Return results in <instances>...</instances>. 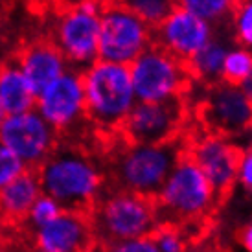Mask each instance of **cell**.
Masks as SVG:
<instances>
[{
    "label": "cell",
    "mask_w": 252,
    "mask_h": 252,
    "mask_svg": "<svg viewBox=\"0 0 252 252\" xmlns=\"http://www.w3.org/2000/svg\"><path fill=\"white\" fill-rule=\"evenodd\" d=\"M136 101H166L186 98L193 79L184 61L151 44L129 64Z\"/></svg>",
    "instance_id": "6"
},
{
    "label": "cell",
    "mask_w": 252,
    "mask_h": 252,
    "mask_svg": "<svg viewBox=\"0 0 252 252\" xmlns=\"http://www.w3.org/2000/svg\"><path fill=\"white\" fill-rule=\"evenodd\" d=\"M87 120L105 134L120 133V127L136 103L129 64L98 59L81 70Z\"/></svg>",
    "instance_id": "3"
},
{
    "label": "cell",
    "mask_w": 252,
    "mask_h": 252,
    "mask_svg": "<svg viewBox=\"0 0 252 252\" xmlns=\"http://www.w3.org/2000/svg\"><path fill=\"white\" fill-rule=\"evenodd\" d=\"M7 226V223H6V219H4V216L0 214V236H2V232H4V228Z\"/></svg>",
    "instance_id": "32"
},
{
    "label": "cell",
    "mask_w": 252,
    "mask_h": 252,
    "mask_svg": "<svg viewBox=\"0 0 252 252\" xmlns=\"http://www.w3.org/2000/svg\"><path fill=\"white\" fill-rule=\"evenodd\" d=\"M228 46L230 44H226L223 39L214 37L197 52L195 56L189 57L186 61V66H188L191 79L195 83H203L204 87L221 81L224 56H226Z\"/></svg>",
    "instance_id": "19"
},
{
    "label": "cell",
    "mask_w": 252,
    "mask_h": 252,
    "mask_svg": "<svg viewBox=\"0 0 252 252\" xmlns=\"http://www.w3.org/2000/svg\"><path fill=\"white\" fill-rule=\"evenodd\" d=\"M64 7L66 6H77V4H85V2H99V4H105L107 0H59Z\"/></svg>",
    "instance_id": "31"
},
{
    "label": "cell",
    "mask_w": 252,
    "mask_h": 252,
    "mask_svg": "<svg viewBox=\"0 0 252 252\" xmlns=\"http://www.w3.org/2000/svg\"><path fill=\"white\" fill-rule=\"evenodd\" d=\"M17 64L35 94H39L64 70L70 68L64 56L52 42H37L28 46L19 56Z\"/></svg>",
    "instance_id": "16"
},
{
    "label": "cell",
    "mask_w": 252,
    "mask_h": 252,
    "mask_svg": "<svg viewBox=\"0 0 252 252\" xmlns=\"http://www.w3.org/2000/svg\"><path fill=\"white\" fill-rule=\"evenodd\" d=\"M42 193L66 210L89 212L103 193V171L91 155L76 147H56L35 169Z\"/></svg>",
    "instance_id": "2"
},
{
    "label": "cell",
    "mask_w": 252,
    "mask_h": 252,
    "mask_svg": "<svg viewBox=\"0 0 252 252\" xmlns=\"http://www.w3.org/2000/svg\"><path fill=\"white\" fill-rule=\"evenodd\" d=\"M236 41L252 48V0H239L230 17Z\"/></svg>",
    "instance_id": "25"
},
{
    "label": "cell",
    "mask_w": 252,
    "mask_h": 252,
    "mask_svg": "<svg viewBox=\"0 0 252 252\" xmlns=\"http://www.w3.org/2000/svg\"><path fill=\"white\" fill-rule=\"evenodd\" d=\"M153 44V28L118 0H107L99 11L98 59L131 64Z\"/></svg>",
    "instance_id": "7"
},
{
    "label": "cell",
    "mask_w": 252,
    "mask_h": 252,
    "mask_svg": "<svg viewBox=\"0 0 252 252\" xmlns=\"http://www.w3.org/2000/svg\"><path fill=\"white\" fill-rule=\"evenodd\" d=\"M4 116H6V114H4V111H2V107H0V124H2V120H4Z\"/></svg>",
    "instance_id": "33"
},
{
    "label": "cell",
    "mask_w": 252,
    "mask_h": 252,
    "mask_svg": "<svg viewBox=\"0 0 252 252\" xmlns=\"http://www.w3.org/2000/svg\"><path fill=\"white\" fill-rule=\"evenodd\" d=\"M63 210V206L57 203L54 197L41 193L35 199V203L32 204V208L28 210V216L24 219V223L30 226V230H37L42 224L50 223L54 217Z\"/></svg>",
    "instance_id": "24"
},
{
    "label": "cell",
    "mask_w": 252,
    "mask_h": 252,
    "mask_svg": "<svg viewBox=\"0 0 252 252\" xmlns=\"http://www.w3.org/2000/svg\"><path fill=\"white\" fill-rule=\"evenodd\" d=\"M184 151L186 142L182 136L160 144L126 142L112 160V181L116 188L155 197L169 169Z\"/></svg>",
    "instance_id": "5"
},
{
    "label": "cell",
    "mask_w": 252,
    "mask_h": 252,
    "mask_svg": "<svg viewBox=\"0 0 252 252\" xmlns=\"http://www.w3.org/2000/svg\"><path fill=\"white\" fill-rule=\"evenodd\" d=\"M188 120L186 98L166 101H136L120 127L126 142L160 144L182 136Z\"/></svg>",
    "instance_id": "9"
},
{
    "label": "cell",
    "mask_w": 252,
    "mask_h": 252,
    "mask_svg": "<svg viewBox=\"0 0 252 252\" xmlns=\"http://www.w3.org/2000/svg\"><path fill=\"white\" fill-rule=\"evenodd\" d=\"M153 201L160 223L177 224L184 234L188 228H203L221 204L216 189L186 151L169 169Z\"/></svg>",
    "instance_id": "1"
},
{
    "label": "cell",
    "mask_w": 252,
    "mask_h": 252,
    "mask_svg": "<svg viewBox=\"0 0 252 252\" xmlns=\"http://www.w3.org/2000/svg\"><path fill=\"white\" fill-rule=\"evenodd\" d=\"M252 70V48L243 46V44H236V46H228L226 56H224L223 63V81L239 85L247 77V74Z\"/></svg>",
    "instance_id": "21"
},
{
    "label": "cell",
    "mask_w": 252,
    "mask_h": 252,
    "mask_svg": "<svg viewBox=\"0 0 252 252\" xmlns=\"http://www.w3.org/2000/svg\"><path fill=\"white\" fill-rule=\"evenodd\" d=\"M216 37V26L181 6H175L153 28V44L188 61Z\"/></svg>",
    "instance_id": "14"
},
{
    "label": "cell",
    "mask_w": 252,
    "mask_h": 252,
    "mask_svg": "<svg viewBox=\"0 0 252 252\" xmlns=\"http://www.w3.org/2000/svg\"><path fill=\"white\" fill-rule=\"evenodd\" d=\"M35 247L42 252H81L96 245L91 216L85 210H63L50 223L33 230Z\"/></svg>",
    "instance_id": "15"
},
{
    "label": "cell",
    "mask_w": 252,
    "mask_h": 252,
    "mask_svg": "<svg viewBox=\"0 0 252 252\" xmlns=\"http://www.w3.org/2000/svg\"><path fill=\"white\" fill-rule=\"evenodd\" d=\"M186 153L193 158L223 203L238 184L241 147L230 136L203 129L186 142Z\"/></svg>",
    "instance_id": "12"
},
{
    "label": "cell",
    "mask_w": 252,
    "mask_h": 252,
    "mask_svg": "<svg viewBox=\"0 0 252 252\" xmlns=\"http://www.w3.org/2000/svg\"><path fill=\"white\" fill-rule=\"evenodd\" d=\"M109 251L116 252H157L155 241L151 236H140V238H131L126 241H120L116 245H112Z\"/></svg>",
    "instance_id": "28"
},
{
    "label": "cell",
    "mask_w": 252,
    "mask_h": 252,
    "mask_svg": "<svg viewBox=\"0 0 252 252\" xmlns=\"http://www.w3.org/2000/svg\"><path fill=\"white\" fill-rule=\"evenodd\" d=\"M157 252H181L188 249V236L177 224L160 223L151 234Z\"/></svg>",
    "instance_id": "23"
},
{
    "label": "cell",
    "mask_w": 252,
    "mask_h": 252,
    "mask_svg": "<svg viewBox=\"0 0 252 252\" xmlns=\"http://www.w3.org/2000/svg\"><path fill=\"white\" fill-rule=\"evenodd\" d=\"M238 184L252 195V131L249 133V144L241 147L238 166Z\"/></svg>",
    "instance_id": "27"
},
{
    "label": "cell",
    "mask_w": 252,
    "mask_h": 252,
    "mask_svg": "<svg viewBox=\"0 0 252 252\" xmlns=\"http://www.w3.org/2000/svg\"><path fill=\"white\" fill-rule=\"evenodd\" d=\"M239 0H177V6L199 15L201 19L216 24L230 21Z\"/></svg>",
    "instance_id": "20"
},
{
    "label": "cell",
    "mask_w": 252,
    "mask_h": 252,
    "mask_svg": "<svg viewBox=\"0 0 252 252\" xmlns=\"http://www.w3.org/2000/svg\"><path fill=\"white\" fill-rule=\"evenodd\" d=\"M42 193L39 175L35 169L26 168L0 188V214L7 224L24 223L28 210Z\"/></svg>",
    "instance_id": "17"
},
{
    "label": "cell",
    "mask_w": 252,
    "mask_h": 252,
    "mask_svg": "<svg viewBox=\"0 0 252 252\" xmlns=\"http://www.w3.org/2000/svg\"><path fill=\"white\" fill-rule=\"evenodd\" d=\"M37 94L32 91L17 63L0 68V107L4 114H17L35 109Z\"/></svg>",
    "instance_id": "18"
},
{
    "label": "cell",
    "mask_w": 252,
    "mask_h": 252,
    "mask_svg": "<svg viewBox=\"0 0 252 252\" xmlns=\"http://www.w3.org/2000/svg\"><path fill=\"white\" fill-rule=\"evenodd\" d=\"M26 166L19 160V157H15L2 142H0V188L6 186L7 182L22 173Z\"/></svg>",
    "instance_id": "26"
},
{
    "label": "cell",
    "mask_w": 252,
    "mask_h": 252,
    "mask_svg": "<svg viewBox=\"0 0 252 252\" xmlns=\"http://www.w3.org/2000/svg\"><path fill=\"white\" fill-rule=\"evenodd\" d=\"M197 112L203 129L212 133L238 138L252 131V103L236 83L221 79L206 85Z\"/></svg>",
    "instance_id": "10"
},
{
    "label": "cell",
    "mask_w": 252,
    "mask_h": 252,
    "mask_svg": "<svg viewBox=\"0 0 252 252\" xmlns=\"http://www.w3.org/2000/svg\"><path fill=\"white\" fill-rule=\"evenodd\" d=\"M238 239H239V245L243 247L245 251L252 252V221H249V223L239 230Z\"/></svg>",
    "instance_id": "29"
},
{
    "label": "cell",
    "mask_w": 252,
    "mask_h": 252,
    "mask_svg": "<svg viewBox=\"0 0 252 252\" xmlns=\"http://www.w3.org/2000/svg\"><path fill=\"white\" fill-rule=\"evenodd\" d=\"M99 2L66 6L56 22V44L70 68L83 70L98 61Z\"/></svg>",
    "instance_id": "8"
},
{
    "label": "cell",
    "mask_w": 252,
    "mask_h": 252,
    "mask_svg": "<svg viewBox=\"0 0 252 252\" xmlns=\"http://www.w3.org/2000/svg\"><path fill=\"white\" fill-rule=\"evenodd\" d=\"M118 2L138 15L151 28H155L177 6V0H118Z\"/></svg>",
    "instance_id": "22"
},
{
    "label": "cell",
    "mask_w": 252,
    "mask_h": 252,
    "mask_svg": "<svg viewBox=\"0 0 252 252\" xmlns=\"http://www.w3.org/2000/svg\"><path fill=\"white\" fill-rule=\"evenodd\" d=\"M35 109L56 131H68L87 120L81 70L68 68L42 89L35 98Z\"/></svg>",
    "instance_id": "13"
},
{
    "label": "cell",
    "mask_w": 252,
    "mask_h": 252,
    "mask_svg": "<svg viewBox=\"0 0 252 252\" xmlns=\"http://www.w3.org/2000/svg\"><path fill=\"white\" fill-rule=\"evenodd\" d=\"M239 87H241V91L245 92V96L251 99V103H252V70L249 72L245 79L239 83Z\"/></svg>",
    "instance_id": "30"
},
{
    "label": "cell",
    "mask_w": 252,
    "mask_h": 252,
    "mask_svg": "<svg viewBox=\"0 0 252 252\" xmlns=\"http://www.w3.org/2000/svg\"><path fill=\"white\" fill-rule=\"evenodd\" d=\"M57 134L37 109L6 114L0 124V142L30 169H37L52 155Z\"/></svg>",
    "instance_id": "11"
},
{
    "label": "cell",
    "mask_w": 252,
    "mask_h": 252,
    "mask_svg": "<svg viewBox=\"0 0 252 252\" xmlns=\"http://www.w3.org/2000/svg\"><path fill=\"white\" fill-rule=\"evenodd\" d=\"M89 216L96 243L105 249L126 239L151 236L160 224L153 197L122 188L101 193Z\"/></svg>",
    "instance_id": "4"
}]
</instances>
